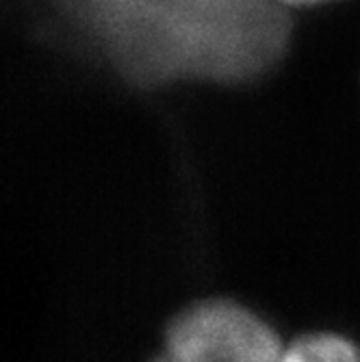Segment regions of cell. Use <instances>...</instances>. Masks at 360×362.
Returning <instances> with one entry per match:
<instances>
[{
	"label": "cell",
	"instance_id": "obj_1",
	"mask_svg": "<svg viewBox=\"0 0 360 362\" xmlns=\"http://www.w3.org/2000/svg\"><path fill=\"white\" fill-rule=\"evenodd\" d=\"M122 81H237L280 52L291 11L263 0H0Z\"/></svg>",
	"mask_w": 360,
	"mask_h": 362
},
{
	"label": "cell",
	"instance_id": "obj_2",
	"mask_svg": "<svg viewBox=\"0 0 360 362\" xmlns=\"http://www.w3.org/2000/svg\"><path fill=\"white\" fill-rule=\"evenodd\" d=\"M274 330L233 302H204L174 319L168 354L178 362H280Z\"/></svg>",
	"mask_w": 360,
	"mask_h": 362
},
{
	"label": "cell",
	"instance_id": "obj_3",
	"mask_svg": "<svg viewBox=\"0 0 360 362\" xmlns=\"http://www.w3.org/2000/svg\"><path fill=\"white\" fill-rule=\"evenodd\" d=\"M280 362H360V351L343 337L310 334L291 343Z\"/></svg>",
	"mask_w": 360,
	"mask_h": 362
},
{
	"label": "cell",
	"instance_id": "obj_4",
	"mask_svg": "<svg viewBox=\"0 0 360 362\" xmlns=\"http://www.w3.org/2000/svg\"><path fill=\"white\" fill-rule=\"evenodd\" d=\"M263 3L280 7V9H286V11H296V9H306V7L330 3V0H263Z\"/></svg>",
	"mask_w": 360,
	"mask_h": 362
},
{
	"label": "cell",
	"instance_id": "obj_5",
	"mask_svg": "<svg viewBox=\"0 0 360 362\" xmlns=\"http://www.w3.org/2000/svg\"><path fill=\"white\" fill-rule=\"evenodd\" d=\"M154 362H178V360H176V358H172V356H170V354L166 351V356H161V358H156Z\"/></svg>",
	"mask_w": 360,
	"mask_h": 362
}]
</instances>
